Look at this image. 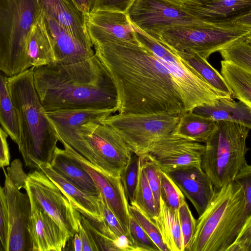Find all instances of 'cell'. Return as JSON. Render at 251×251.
<instances>
[{"instance_id":"cell-25","label":"cell","mask_w":251,"mask_h":251,"mask_svg":"<svg viewBox=\"0 0 251 251\" xmlns=\"http://www.w3.org/2000/svg\"><path fill=\"white\" fill-rule=\"evenodd\" d=\"M26 56L28 69L56 63L52 45L42 15L33 26L28 36L26 44Z\"/></svg>"},{"instance_id":"cell-37","label":"cell","mask_w":251,"mask_h":251,"mask_svg":"<svg viewBox=\"0 0 251 251\" xmlns=\"http://www.w3.org/2000/svg\"><path fill=\"white\" fill-rule=\"evenodd\" d=\"M129 211L131 216L147 233L160 251H169L163 242L161 234L155 224L137 205L129 204Z\"/></svg>"},{"instance_id":"cell-36","label":"cell","mask_w":251,"mask_h":251,"mask_svg":"<svg viewBox=\"0 0 251 251\" xmlns=\"http://www.w3.org/2000/svg\"><path fill=\"white\" fill-rule=\"evenodd\" d=\"M140 157V164L152 191L156 207L159 211L161 189L160 175L161 169L149 153L141 156Z\"/></svg>"},{"instance_id":"cell-3","label":"cell","mask_w":251,"mask_h":251,"mask_svg":"<svg viewBox=\"0 0 251 251\" xmlns=\"http://www.w3.org/2000/svg\"><path fill=\"white\" fill-rule=\"evenodd\" d=\"M7 88L18 116V147L25 167L50 163L59 139L35 89L33 67L8 77Z\"/></svg>"},{"instance_id":"cell-16","label":"cell","mask_w":251,"mask_h":251,"mask_svg":"<svg viewBox=\"0 0 251 251\" xmlns=\"http://www.w3.org/2000/svg\"><path fill=\"white\" fill-rule=\"evenodd\" d=\"M205 145L170 133L160 139L150 152L160 169L201 165Z\"/></svg>"},{"instance_id":"cell-32","label":"cell","mask_w":251,"mask_h":251,"mask_svg":"<svg viewBox=\"0 0 251 251\" xmlns=\"http://www.w3.org/2000/svg\"><path fill=\"white\" fill-rule=\"evenodd\" d=\"M174 51L212 87L232 97V93L224 77L207 59L192 50Z\"/></svg>"},{"instance_id":"cell-42","label":"cell","mask_w":251,"mask_h":251,"mask_svg":"<svg viewBox=\"0 0 251 251\" xmlns=\"http://www.w3.org/2000/svg\"><path fill=\"white\" fill-rule=\"evenodd\" d=\"M240 184L245 197V208L243 222L251 213V165L247 164L239 172L234 180Z\"/></svg>"},{"instance_id":"cell-50","label":"cell","mask_w":251,"mask_h":251,"mask_svg":"<svg viewBox=\"0 0 251 251\" xmlns=\"http://www.w3.org/2000/svg\"><path fill=\"white\" fill-rule=\"evenodd\" d=\"M232 22L238 25L251 29V9L234 19Z\"/></svg>"},{"instance_id":"cell-51","label":"cell","mask_w":251,"mask_h":251,"mask_svg":"<svg viewBox=\"0 0 251 251\" xmlns=\"http://www.w3.org/2000/svg\"><path fill=\"white\" fill-rule=\"evenodd\" d=\"M80 9L86 14L94 9L96 0H74Z\"/></svg>"},{"instance_id":"cell-40","label":"cell","mask_w":251,"mask_h":251,"mask_svg":"<svg viewBox=\"0 0 251 251\" xmlns=\"http://www.w3.org/2000/svg\"><path fill=\"white\" fill-rule=\"evenodd\" d=\"M129 233L134 251H160L152 239L131 215L129 222Z\"/></svg>"},{"instance_id":"cell-19","label":"cell","mask_w":251,"mask_h":251,"mask_svg":"<svg viewBox=\"0 0 251 251\" xmlns=\"http://www.w3.org/2000/svg\"><path fill=\"white\" fill-rule=\"evenodd\" d=\"M42 17L52 45L56 63L71 64L82 62L95 55L92 48L81 42L43 12Z\"/></svg>"},{"instance_id":"cell-12","label":"cell","mask_w":251,"mask_h":251,"mask_svg":"<svg viewBox=\"0 0 251 251\" xmlns=\"http://www.w3.org/2000/svg\"><path fill=\"white\" fill-rule=\"evenodd\" d=\"M127 13L134 26L153 39L165 29L202 21L167 0H134Z\"/></svg>"},{"instance_id":"cell-9","label":"cell","mask_w":251,"mask_h":251,"mask_svg":"<svg viewBox=\"0 0 251 251\" xmlns=\"http://www.w3.org/2000/svg\"><path fill=\"white\" fill-rule=\"evenodd\" d=\"M135 27L138 40L158 58L169 70L179 91L185 111L211 103L220 98L231 97L209 85L173 50Z\"/></svg>"},{"instance_id":"cell-29","label":"cell","mask_w":251,"mask_h":251,"mask_svg":"<svg viewBox=\"0 0 251 251\" xmlns=\"http://www.w3.org/2000/svg\"><path fill=\"white\" fill-rule=\"evenodd\" d=\"M160 204L158 214L153 222L169 251H183L178 211H173L169 208L161 198Z\"/></svg>"},{"instance_id":"cell-47","label":"cell","mask_w":251,"mask_h":251,"mask_svg":"<svg viewBox=\"0 0 251 251\" xmlns=\"http://www.w3.org/2000/svg\"><path fill=\"white\" fill-rule=\"evenodd\" d=\"M7 133L0 127V167L2 168L9 165L10 155L8 144L7 142Z\"/></svg>"},{"instance_id":"cell-35","label":"cell","mask_w":251,"mask_h":251,"mask_svg":"<svg viewBox=\"0 0 251 251\" xmlns=\"http://www.w3.org/2000/svg\"><path fill=\"white\" fill-rule=\"evenodd\" d=\"M161 198L169 208L177 211L185 201L184 195L171 177L161 170Z\"/></svg>"},{"instance_id":"cell-1","label":"cell","mask_w":251,"mask_h":251,"mask_svg":"<svg viewBox=\"0 0 251 251\" xmlns=\"http://www.w3.org/2000/svg\"><path fill=\"white\" fill-rule=\"evenodd\" d=\"M115 87L118 113L185 112L179 91L166 67L142 44L94 46Z\"/></svg>"},{"instance_id":"cell-45","label":"cell","mask_w":251,"mask_h":251,"mask_svg":"<svg viewBox=\"0 0 251 251\" xmlns=\"http://www.w3.org/2000/svg\"><path fill=\"white\" fill-rule=\"evenodd\" d=\"M6 170L8 176L17 188L19 190L24 189L28 178V175L24 171L20 160L14 159L10 166L7 167Z\"/></svg>"},{"instance_id":"cell-2","label":"cell","mask_w":251,"mask_h":251,"mask_svg":"<svg viewBox=\"0 0 251 251\" xmlns=\"http://www.w3.org/2000/svg\"><path fill=\"white\" fill-rule=\"evenodd\" d=\"M34 83L46 111L115 109L118 98L107 71L96 54L82 62L33 67Z\"/></svg>"},{"instance_id":"cell-10","label":"cell","mask_w":251,"mask_h":251,"mask_svg":"<svg viewBox=\"0 0 251 251\" xmlns=\"http://www.w3.org/2000/svg\"><path fill=\"white\" fill-rule=\"evenodd\" d=\"M181 115L168 112L148 114L118 113L103 123L113 127L133 153H149L162 137L173 133Z\"/></svg>"},{"instance_id":"cell-24","label":"cell","mask_w":251,"mask_h":251,"mask_svg":"<svg viewBox=\"0 0 251 251\" xmlns=\"http://www.w3.org/2000/svg\"><path fill=\"white\" fill-rule=\"evenodd\" d=\"M192 111L215 121L236 123L251 129V108L243 102L235 101L231 97H222L214 102L200 105Z\"/></svg>"},{"instance_id":"cell-26","label":"cell","mask_w":251,"mask_h":251,"mask_svg":"<svg viewBox=\"0 0 251 251\" xmlns=\"http://www.w3.org/2000/svg\"><path fill=\"white\" fill-rule=\"evenodd\" d=\"M115 112V109H79L46 111V114L56 132H58L75 129L91 120L104 121Z\"/></svg>"},{"instance_id":"cell-7","label":"cell","mask_w":251,"mask_h":251,"mask_svg":"<svg viewBox=\"0 0 251 251\" xmlns=\"http://www.w3.org/2000/svg\"><path fill=\"white\" fill-rule=\"evenodd\" d=\"M216 129L206 141L201 168L216 191L232 182L247 163L246 141L250 130L239 124L217 121Z\"/></svg>"},{"instance_id":"cell-13","label":"cell","mask_w":251,"mask_h":251,"mask_svg":"<svg viewBox=\"0 0 251 251\" xmlns=\"http://www.w3.org/2000/svg\"><path fill=\"white\" fill-rule=\"evenodd\" d=\"M4 192L9 223L7 251H32L31 208L28 194L21 192L8 176L4 167Z\"/></svg>"},{"instance_id":"cell-8","label":"cell","mask_w":251,"mask_h":251,"mask_svg":"<svg viewBox=\"0 0 251 251\" xmlns=\"http://www.w3.org/2000/svg\"><path fill=\"white\" fill-rule=\"evenodd\" d=\"M251 33V29L232 21H201L165 29L154 39L175 51L192 50L207 59L213 53Z\"/></svg>"},{"instance_id":"cell-11","label":"cell","mask_w":251,"mask_h":251,"mask_svg":"<svg viewBox=\"0 0 251 251\" xmlns=\"http://www.w3.org/2000/svg\"><path fill=\"white\" fill-rule=\"evenodd\" d=\"M24 189L68 232L71 238L78 232L80 213L41 169H35L28 174Z\"/></svg>"},{"instance_id":"cell-20","label":"cell","mask_w":251,"mask_h":251,"mask_svg":"<svg viewBox=\"0 0 251 251\" xmlns=\"http://www.w3.org/2000/svg\"><path fill=\"white\" fill-rule=\"evenodd\" d=\"M37 0L44 13L85 45L91 48L94 46L87 29V14L74 0Z\"/></svg>"},{"instance_id":"cell-22","label":"cell","mask_w":251,"mask_h":251,"mask_svg":"<svg viewBox=\"0 0 251 251\" xmlns=\"http://www.w3.org/2000/svg\"><path fill=\"white\" fill-rule=\"evenodd\" d=\"M179 7L203 22H228L250 10L251 0H213L201 6Z\"/></svg>"},{"instance_id":"cell-17","label":"cell","mask_w":251,"mask_h":251,"mask_svg":"<svg viewBox=\"0 0 251 251\" xmlns=\"http://www.w3.org/2000/svg\"><path fill=\"white\" fill-rule=\"evenodd\" d=\"M165 172L190 201L199 216L207 208L216 193L210 178L201 165H191Z\"/></svg>"},{"instance_id":"cell-6","label":"cell","mask_w":251,"mask_h":251,"mask_svg":"<svg viewBox=\"0 0 251 251\" xmlns=\"http://www.w3.org/2000/svg\"><path fill=\"white\" fill-rule=\"evenodd\" d=\"M42 13L37 0H0V70L8 77L28 69L26 41Z\"/></svg>"},{"instance_id":"cell-23","label":"cell","mask_w":251,"mask_h":251,"mask_svg":"<svg viewBox=\"0 0 251 251\" xmlns=\"http://www.w3.org/2000/svg\"><path fill=\"white\" fill-rule=\"evenodd\" d=\"M39 169L57 185L80 213L100 221L103 220L99 203V197L90 196L82 192L56 172L50 163L41 164Z\"/></svg>"},{"instance_id":"cell-53","label":"cell","mask_w":251,"mask_h":251,"mask_svg":"<svg viewBox=\"0 0 251 251\" xmlns=\"http://www.w3.org/2000/svg\"><path fill=\"white\" fill-rule=\"evenodd\" d=\"M246 40L251 43V33L245 37Z\"/></svg>"},{"instance_id":"cell-27","label":"cell","mask_w":251,"mask_h":251,"mask_svg":"<svg viewBox=\"0 0 251 251\" xmlns=\"http://www.w3.org/2000/svg\"><path fill=\"white\" fill-rule=\"evenodd\" d=\"M81 214V223L88 233L97 251H132L131 246L118 238L106 225L100 221Z\"/></svg>"},{"instance_id":"cell-39","label":"cell","mask_w":251,"mask_h":251,"mask_svg":"<svg viewBox=\"0 0 251 251\" xmlns=\"http://www.w3.org/2000/svg\"><path fill=\"white\" fill-rule=\"evenodd\" d=\"M178 214L183 240V251H188L195 233L197 220L193 216L185 200L179 206Z\"/></svg>"},{"instance_id":"cell-4","label":"cell","mask_w":251,"mask_h":251,"mask_svg":"<svg viewBox=\"0 0 251 251\" xmlns=\"http://www.w3.org/2000/svg\"><path fill=\"white\" fill-rule=\"evenodd\" d=\"M245 197L235 181L216 191L211 202L197 220L188 251H227L243 225Z\"/></svg>"},{"instance_id":"cell-31","label":"cell","mask_w":251,"mask_h":251,"mask_svg":"<svg viewBox=\"0 0 251 251\" xmlns=\"http://www.w3.org/2000/svg\"><path fill=\"white\" fill-rule=\"evenodd\" d=\"M7 77L4 73H0V122L1 127L18 146L20 143L19 118L8 90Z\"/></svg>"},{"instance_id":"cell-5","label":"cell","mask_w":251,"mask_h":251,"mask_svg":"<svg viewBox=\"0 0 251 251\" xmlns=\"http://www.w3.org/2000/svg\"><path fill=\"white\" fill-rule=\"evenodd\" d=\"M89 121L75 129L57 132L61 140L103 172L121 177L133 152L111 126Z\"/></svg>"},{"instance_id":"cell-14","label":"cell","mask_w":251,"mask_h":251,"mask_svg":"<svg viewBox=\"0 0 251 251\" xmlns=\"http://www.w3.org/2000/svg\"><path fill=\"white\" fill-rule=\"evenodd\" d=\"M88 33L93 46L129 43L140 44L127 13L96 10L87 14Z\"/></svg>"},{"instance_id":"cell-34","label":"cell","mask_w":251,"mask_h":251,"mask_svg":"<svg viewBox=\"0 0 251 251\" xmlns=\"http://www.w3.org/2000/svg\"><path fill=\"white\" fill-rule=\"evenodd\" d=\"M131 204H134L139 207L152 221L158 214L159 210L156 207L152 191L140 164V161L134 201Z\"/></svg>"},{"instance_id":"cell-18","label":"cell","mask_w":251,"mask_h":251,"mask_svg":"<svg viewBox=\"0 0 251 251\" xmlns=\"http://www.w3.org/2000/svg\"><path fill=\"white\" fill-rule=\"evenodd\" d=\"M28 194V193H27ZM31 208L32 251H62L71 237L28 194Z\"/></svg>"},{"instance_id":"cell-44","label":"cell","mask_w":251,"mask_h":251,"mask_svg":"<svg viewBox=\"0 0 251 251\" xmlns=\"http://www.w3.org/2000/svg\"><path fill=\"white\" fill-rule=\"evenodd\" d=\"M227 251H251V213L245 220L236 238Z\"/></svg>"},{"instance_id":"cell-52","label":"cell","mask_w":251,"mask_h":251,"mask_svg":"<svg viewBox=\"0 0 251 251\" xmlns=\"http://www.w3.org/2000/svg\"><path fill=\"white\" fill-rule=\"evenodd\" d=\"M73 238V250L83 251L82 243L78 233H75Z\"/></svg>"},{"instance_id":"cell-46","label":"cell","mask_w":251,"mask_h":251,"mask_svg":"<svg viewBox=\"0 0 251 251\" xmlns=\"http://www.w3.org/2000/svg\"><path fill=\"white\" fill-rule=\"evenodd\" d=\"M134 1V0H96L94 10H105L127 13Z\"/></svg>"},{"instance_id":"cell-28","label":"cell","mask_w":251,"mask_h":251,"mask_svg":"<svg viewBox=\"0 0 251 251\" xmlns=\"http://www.w3.org/2000/svg\"><path fill=\"white\" fill-rule=\"evenodd\" d=\"M217 126V121L192 110L187 111L180 115L172 133L196 142L205 143Z\"/></svg>"},{"instance_id":"cell-21","label":"cell","mask_w":251,"mask_h":251,"mask_svg":"<svg viewBox=\"0 0 251 251\" xmlns=\"http://www.w3.org/2000/svg\"><path fill=\"white\" fill-rule=\"evenodd\" d=\"M50 164L56 172L84 193L99 197L100 191L89 173L65 149L57 147Z\"/></svg>"},{"instance_id":"cell-33","label":"cell","mask_w":251,"mask_h":251,"mask_svg":"<svg viewBox=\"0 0 251 251\" xmlns=\"http://www.w3.org/2000/svg\"><path fill=\"white\" fill-rule=\"evenodd\" d=\"M223 60L251 72V43L242 38L219 51Z\"/></svg>"},{"instance_id":"cell-41","label":"cell","mask_w":251,"mask_h":251,"mask_svg":"<svg viewBox=\"0 0 251 251\" xmlns=\"http://www.w3.org/2000/svg\"><path fill=\"white\" fill-rule=\"evenodd\" d=\"M99 203L103 220L106 225L118 238L125 242L129 243L132 247L122 225L108 206L105 200L100 193L99 197Z\"/></svg>"},{"instance_id":"cell-49","label":"cell","mask_w":251,"mask_h":251,"mask_svg":"<svg viewBox=\"0 0 251 251\" xmlns=\"http://www.w3.org/2000/svg\"><path fill=\"white\" fill-rule=\"evenodd\" d=\"M179 7L199 6L204 5L213 0H167Z\"/></svg>"},{"instance_id":"cell-15","label":"cell","mask_w":251,"mask_h":251,"mask_svg":"<svg viewBox=\"0 0 251 251\" xmlns=\"http://www.w3.org/2000/svg\"><path fill=\"white\" fill-rule=\"evenodd\" d=\"M59 141L63 144L64 149L76 159L89 173L108 206L122 225L132 245L129 233V203L121 177L113 176L103 172L64 141L60 140Z\"/></svg>"},{"instance_id":"cell-43","label":"cell","mask_w":251,"mask_h":251,"mask_svg":"<svg viewBox=\"0 0 251 251\" xmlns=\"http://www.w3.org/2000/svg\"><path fill=\"white\" fill-rule=\"evenodd\" d=\"M0 239L1 251H7L9 237V213L4 187L0 188Z\"/></svg>"},{"instance_id":"cell-30","label":"cell","mask_w":251,"mask_h":251,"mask_svg":"<svg viewBox=\"0 0 251 251\" xmlns=\"http://www.w3.org/2000/svg\"><path fill=\"white\" fill-rule=\"evenodd\" d=\"M221 73L232 93V98L251 108V72L229 62H221Z\"/></svg>"},{"instance_id":"cell-38","label":"cell","mask_w":251,"mask_h":251,"mask_svg":"<svg viewBox=\"0 0 251 251\" xmlns=\"http://www.w3.org/2000/svg\"><path fill=\"white\" fill-rule=\"evenodd\" d=\"M140 161V156L133 153L129 162L121 176V179L130 204L134 201L139 177Z\"/></svg>"},{"instance_id":"cell-48","label":"cell","mask_w":251,"mask_h":251,"mask_svg":"<svg viewBox=\"0 0 251 251\" xmlns=\"http://www.w3.org/2000/svg\"><path fill=\"white\" fill-rule=\"evenodd\" d=\"M82 243L83 251H97L88 233L82 226L81 220L78 224V232Z\"/></svg>"}]
</instances>
